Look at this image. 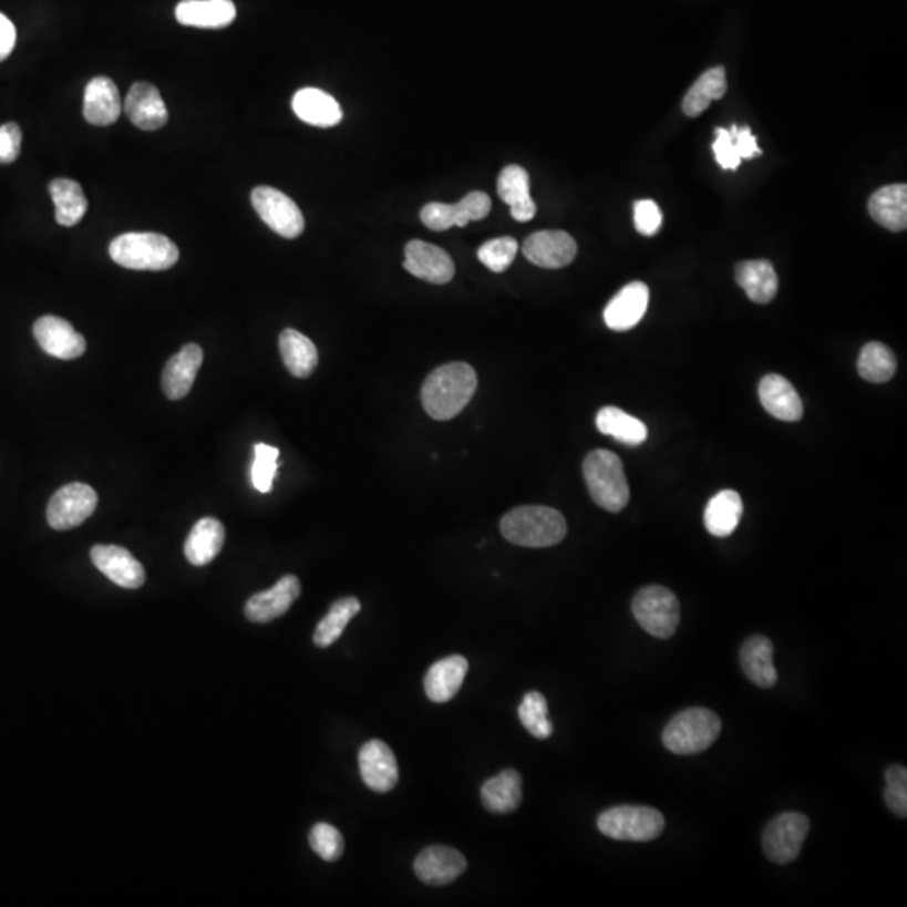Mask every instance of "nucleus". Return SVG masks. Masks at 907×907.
<instances>
[{
	"label": "nucleus",
	"instance_id": "1",
	"mask_svg": "<svg viewBox=\"0 0 907 907\" xmlns=\"http://www.w3.org/2000/svg\"><path fill=\"white\" fill-rule=\"evenodd\" d=\"M477 389L476 370L463 362L439 367L422 385V408L435 421L460 415Z\"/></svg>",
	"mask_w": 907,
	"mask_h": 907
},
{
	"label": "nucleus",
	"instance_id": "2",
	"mask_svg": "<svg viewBox=\"0 0 907 907\" xmlns=\"http://www.w3.org/2000/svg\"><path fill=\"white\" fill-rule=\"evenodd\" d=\"M499 529L513 545L548 548L564 542L567 522L560 512L548 506H519L503 516Z\"/></svg>",
	"mask_w": 907,
	"mask_h": 907
},
{
	"label": "nucleus",
	"instance_id": "3",
	"mask_svg": "<svg viewBox=\"0 0 907 907\" xmlns=\"http://www.w3.org/2000/svg\"><path fill=\"white\" fill-rule=\"evenodd\" d=\"M116 265L133 271H165L178 261L174 240L157 233H126L110 244Z\"/></svg>",
	"mask_w": 907,
	"mask_h": 907
},
{
	"label": "nucleus",
	"instance_id": "4",
	"mask_svg": "<svg viewBox=\"0 0 907 907\" xmlns=\"http://www.w3.org/2000/svg\"><path fill=\"white\" fill-rule=\"evenodd\" d=\"M584 477L591 499L605 512L619 513L630 499L622 461L604 449L590 452L584 461Z\"/></svg>",
	"mask_w": 907,
	"mask_h": 907
},
{
	"label": "nucleus",
	"instance_id": "5",
	"mask_svg": "<svg viewBox=\"0 0 907 907\" xmlns=\"http://www.w3.org/2000/svg\"><path fill=\"white\" fill-rule=\"evenodd\" d=\"M721 733V720L713 711L691 708L676 714L662 733V743L671 753L695 754L708 750Z\"/></svg>",
	"mask_w": 907,
	"mask_h": 907
},
{
	"label": "nucleus",
	"instance_id": "6",
	"mask_svg": "<svg viewBox=\"0 0 907 907\" xmlns=\"http://www.w3.org/2000/svg\"><path fill=\"white\" fill-rule=\"evenodd\" d=\"M598 831L614 841L649 842L658 838L666 827L664 815L650 806H612L600 814Z\"/></svg>",
	"mask_w": 907,
	"mask_h": 907
},
{
	"label": "nucleus",
	"instance_id": "7",
	"mask_svg": "<svg viewBox=\"0 0 907 907\" xmlns=\"http://www.w3.org/2000/svg\"><path fill=\"white\" fill-rule=\"evenodd\" d=\"M632 612L640 627L658 639L674 636L681 620L678 597L661 585L640 588L633 597Z\"/></svg>",
	"mask_w": 907,
	"mask_h": 907
},
{
	"label": "nucleus",
	"instance_id": "8",
	"mask_svg": "<svg viewBox=\"0 0 907 907\" xmlns=\"http://www.w3.org/2000/svg\"><path fill=\"white\" fill-rule=\"evenodd\" d=\"M811 831V821L798 812H786L766 825L763 832V852L772 863L790 864L802 852L803 842Z\"/></svg>",
	"mask_w": 907,
	"mask_h": 907
},
{
	"label": "nucleus",
	"instance_id": "9",
	"mask_svg": "<svg viewBox=\"0 0 907 907\" xmlns=\"http://www.w3.org/2000/svg\"><path fill=\"white\" fill-rule=\"evenodd\" d=\"M256 213L266 226L286 239H296L305 230V217L296 202L272 187H256L250 194Z\"/></svg>",
	"mask_w": 907,
	"mask_h": 907
},
{
	"label": "nucleus",
	"instance_id": "10",
	"mask_svg": "<svg viewBox=\"0 0 907 907\" xmlns=\"http://www.w3.org/2000/svg\"><path fill=\"white\" fill-rule=\"evenodd\" d=\"M96 506V491L87 484L73 483L56 491L49 501L45 516L51 528L66 532L83 525L93 515Z\"/></svg>",
	"mask_w": 907,
	"mask_h": 907
},
{
	"label": "nucleus",
	"instance_id": "11",
	"mask_svg": "<svg viewBox=\"0 0 907 907\" xmlns=\"http://www.w3.org/2000/svg\"><path fill=\"white\" fill-rule=\"evenodd\" d=\"M491 198L484 192H471L457 204L432 202L422 209L421 219L431 230H447L451 227H466L473 220H481L489 214Z\"/></svg>",
	"mask_w": 907,
	"mask_h": 907
},
{
	"label": "nucleus",
	"instance_id": "12",
	"mask_svg": "<svg viewBox=\"0 0 907 907\" xmlns=\"http://www.w3.org/2000/svg\"><path fill=\"white\" fill-rule=\"evenodd\" d=\"M526 259L545 269H560L574 262L578 247L574 237L564 230H539L523 244Z\"/></svg>",
	"mask_w": 907,
	"mask_h": 907
},
{
	"label": "nucleus",
	"instance_id": "13",
	"mask_svg": "<svg viewBox=\"0 0 907 907\" xmlns=\"http://www.w3.org/2000/svg\"><path fill=\"white\" fill-rule=\"evenodd\" d=\"M403 268L415 278L432 285H447L456 275V266L444 249L419 239L411 240L405 246Z\"/></svg>",
	"mask_w": 907,
	"mask_h": 907
},
{
	"label": "nucleus",
	"instance_id": "14",
	"mask_svg": "<svg viewBox=\"0 0 907 907\" xmlns=\"http://www.w3.org/2000/svg\"><path fill=\"white\" fill-rule=\"evenodd\" d=\"M35 340L48 355L60 360H74L86 351V340L74 330L73 324L60 317H41L34 323Z\"/></svg>",
	"mask_w": 907,
	"mask_h": 907
},
{
	"label": "nucleus",
	"instance_id": "15",
	"mask_svg": "<svg viewBox=\"0 0 907 907\" xmlns=\"http://www.w3.org/2000/svg\"><path fill=\"white\" fill-rule=\"evenodd\" d=\"M467 860L460 851L445 845H431L418 855L414 870L419 879L429 886L454 883L466 870Z\"/></svg>",
	"mask_w": 907,
	"mask_h": 907
},
{
	"label": "nucleus",
	"instance_id": "16",
	"mask_svg": "<svg viewBox=\"0 0 907 907\" xmlns=\"http://www.w3.org/2000/svg\"><path fill=\"white\" fill-rule=\"evenodd\" d=\"M299 595H301V584L298 578L295 575H286L275 587L252 595L244 607V614L250 622H271L285 616Z\"/></svg>",
	"mask_w": 907,
	"mask_h": 907
},
{
	"label": "nucleus",
	"instance_id": "17",
	"mask_svg": "<svg viewBox=\"0 0 907 907\" xmlns=\"http://www.w3.org/2000/svg\"><path fill=\"white\" fill-rule=\"evenodd\" d=\"M359 765L363 782L373 792L386 793L395 789L399 765L389 744L380 740L367 741L359 753Z\"/></svg>",
	"mask_w": 907,
	"mask_h": 907
},
{
	"label": "nucleus",
	"instance_id": "18",
	"mask_svg": "<svg viewBox=\"0 0 907 907\" xmlns=\"http://www.w3.org/2000/svg\"><path fill=\"white\" fill-rule=\"evenodd\" d=\"M91 560L101 574L113 584L123 588L142 587L145 584V570L128 549L116 545H96L91 549Z\"/></svg>",
	"mask_w": 907,
	"mask_h": 907
},
{
	"label": "nucleus",
	"instance_id": "19",
	"mask_svg": "<svg viewBox=\"0 0 907 907\" xmlns=\"http://www.w3.org/2000/svg\"><path fill=\"white\" fill-rule=\"evenodd\" d=\"M123 110L130 122L146 132L161 130L168 122L167 106L157 86L150 83H135L128 91Z\"/></svg>",
	"mask_w": 907,
	"mask_h": 907
},
{
	"label": "nucleus",
	"instance_id": "20",
	"mask_svg": "<svg viewBox=\"0 0 907 907\" xmlns=\"http://www.w3.org/2000/svg\"><path fill=\"white\" fill-rule=\"evenodd\" d=\"M649 307V288L636 281L620 289L605 308V324L614 331L632 330L640 323Z\"/></svg>",
	"mask_w": 907,
	"mask_h": 907
},
{
	"label": "nucleus",
	"instance_id": "21",
	"mask_svg": "<svg viewBox=\"0 0 907 907\" xmlns=\"http://www.w3.org/2000/svg\"><path fill=\"white\" fill-rule=\"evenodd\" d=\"M123 103L115 81L96 76L84 90L83 115L94 126L113 125L122 115Z\"/></svg>",
	"mask_w": 907,
	"mask_h": 907
},
{
	"label": "nucleus",
	"instance_id": "22",
	"mask_svg": "<svg viewBox=\"0 0 907 907\" xmlns=\"http://www.w3.org/2000/svg\"><path fill=\"white\" fill-rule=\"evenodd\" d=\"M204 360V351L198 344L188 343L172 357L162 373V389L171 400H182L190 392L195 377Z\"/></svg>",
	"mask_w": 907,
	"mask_h": 907
},
{
	"label": "nucleus",
	"instance_id": "23",
	"mask_svg": "<svg viewBox=\"0 0 907 907\" xmlns=\"http://www.w3.org/2000/svg\"><path fill=\"white\" fill-rule=\"evenodd\" d=\"M760 400L770 415L783 422H796L803 418V402L795 386L785 377H763L760 382Z\"/></svg>",
	"mask_w": 907,
	"mask_h": 907
},
{
	"label": "nucleus",
	"instance_id": "24",
	"mask_svg": "<svg viewBox=\"0 0 907 907\" xmlns=\"http://www.w3.org/2000/svg\"><path fill=\"white\" fill-rule=\"evenodd\" d=\"M772 640L765 636H753L743 643L740 650V662L744 674L753 684L770 689L779 681L775 662H773Z\"/></svg>",
	"mask_w": 907,
	"mask_h": 907
},
{
	"label": "nucleus",
	"instance_id": "25",
	"mask_svg": "<svg viewBox=\"0 0 907 907\" xmlns=\"http://www.w3.org/2000/svg\"><path fill=\"white\" fill-rule=\"evenodd\" d=\"M470 671V662L463 656H449L431 666L424 679L425 694L431 701L447 702L460 692Z\"/></svg>",
	"mask_w": 907,
	"mask_h": 907
},
{
	"label": "nucleus",
	"instance_id": "26",
	"mask_svg": "<svg viewBox=\"0 0 907 907\" xmlns=\"http://www.w3.org/2000/svg\"><path fill=\"white\" fill-rule=\"evenodd\" d=\"M236 16V6L230 0H184L175 9L182 25L200 29L227 28Z\"/></svg>",
	"mask_w": 907,
	"mask_h": 907
},
{
	"label": "nucleus",
	"instance_id": "27",
	"mask_svg": "<svg viewBox=\"0 0 907 907\" xmlns=\"http://www.w3.org/2000/svg\"><path fill=\"white\" fill-rule=\"evenodd\" d=\"M497 194L501 200L508 204L513 219L528 223L536 216V204L529 194L528 172L518 165L503 168L497 178Z\"/></svg>",
	"mask_w": 907,
	"mask_h": 907
},
{
	"label": "nucleus",
	"instance_id": "28",
	"mask_svg": "<svg viewBox=\"0 0 907 907\" xmlns=\"http://www.w3.org/2000/svg\"><path fill=\"white\" fill-rule=\"evenodd\" d=\"M296 116L308 125L330 128L343 118L338 101L318 87H302L292 97Z\"/></svg>",
	"mask_w": 907,
	"mask_h": 907
},
{
	"label": "nucleus",
	"instance_id": "29",
	"mask_svg": "<svg viewBox=\"0 0 907 907\" xmlns=\"http://www.w3.org/2000/svg\"><path fill=\"white\" fill-rule=\"evenodd\" d=\"M226 542V529L216 518H202L195 523L185 542L184 552L187 560L195 567L209 565L219 555Z\"/></svg>",
	"mask_w": 907,
	"mask_h": 907
},
{
	"label": "nucleus",
	"instance_id": "30",
	"mask_svg": "<svg viewBox=\"0 0 907 907\" xmlns=\"http://www.w3.org/2000/svg\"><path fill=\"white\" fill-rule=\"evenodd\" d=\"M869 214L886 229L900 233L907 227V185H887L874 192L869 200Z\"/></svg>",
	"mask_w": 907,
	"mask_h": 907
},
{
	"label": "nucleus",
	"instance_id": "31",
	"mask_svg": "<svg viewBox=\"0 0 907 907\" xmlns=\"http://www.w3.org/2000/svg\"><path fill=\"white\" fill-rule=\"evenodd\" d=\"M484 806L493 814L515 812L523 802V779L516 770H504L481 789Z\"/></svg>",
	"mask_w": 907,
	"mask_h": 907
},
{
	"label": "nucleus",
	"instance_id": "32",
	"mask_svg": "<svg viewBox=\"0 0 907 907\" xmlns=\"http://www.w3.org/2000/svg\"><path fill=\"white\" fill-rule=\"evenodd\" d=\"M736 282L756 305H769L779 292V276L765 259L743 261L736 266Z\"/></svg>",
	"mask_w": 907,
	"mask_h": 907
},
{
	"label": "nucleus",
	"instance_id": "33",
	"mask_svg": "<svg viewBox=\"0 0 907 907\" xmlns=\"http://www.w3.org/2000/svg\"><path fill=\"white\" fill-rule=\"evenodd\" d=\"M743 516V501L733 489H724L711 497L705 506L704 526L708 532L718 538L733 535Z\"/></svg>",
	"mask_w": 907,
	"mask_h": 907
},
{
	"label": "nucleus",
	"instance_id": "34",
	"mask_svg": "<svg viewBox=\"0 0 907 907\" xmlns=\"http://www.w3.org/2000/svg\"><path fill=\"white\" fill-rule=\"evenodd\" d=\"M282 362L292 377L308 379L318 365V350L313 341L299 331L288 328L279 337Z\"/></svg>",
	"mask_w": 907,
	"mask_h": 907
},
{
	"label": "nucleus",
	"instance_id": "35",
	"mask_svg": "<svg viewBox=\"0 0 907 907\" xmlns=\"http://www.w3.org/2000/svg\"><path fill=\"white\" fill-rule=\"evenodd\" d=\"M49 192L56 207V223L64 227L76 226L87 210L83 187L70 178H56L49 185Z\"/></svg>",
	"mask_w": 907,
	"mask_h": 907
},
{
	"label": "nucleus",
	"instance_id": "36",
	"mask_svg": "<svg viewBox=\"0 0 907 907\" xmlns=\"http://www.w3.org/2000/svg\"><path fill=\"white\" fill-rule=\"evenodd\" d=\"M595 424L601 434L610 435L627 445H640L649 435L642 421L620 411L619 408L601 409L595 419Z\"/></svg>",
	"mask_w": 907,
	"mask_h": 907
},
{
	"label": "nucleus",
	"instance_id": "37",
	"mask_svg": "<svg viewBox=\"0 0 907 907\" xmlns=\"http://www.w3.org/2000/svg\"><path fill=\"white\" fill-rule=\"evenodd\" d=\"M726 71L724 68H713V70L705 71L694 84L682 101V110L686 115L694 116L701 115L708 110L711 101L721 100L726 94Z\"/></svg>",
	"mask_w": 907,
	"mask_h": 907
},
{
	"label": "nucleus",
	"instance_id": "38",
	"mask_svg": "<svg viewBox=\"0 0 907 907\" xmlns=\"http://www.w3.org/2000/svg\"><path fill=\"white\" fill-rule=\"evenodd\" d=\"M362 610L359 598L344 597L334 601L330 607V612L318 623L315 630L313 640L318 647H330L340 639L343 630L357 614Z\"/></svg>",
	"mask_w": 907,
	"mask_h": 907
},
{
	"label": "nucleus",
	"instance_id": "39",
	"mask_svg": "<svg viewBox=\"0 0 907 907\" xmlns=\"http://www.w3.org/2000/svg\"><path fill=\"white\" fill-rule=\"evenodd\" d=\"M860 377L870 383H886L896 373L897 362L893 350L886 344L867 343L860 351L859 362H857Z\"/></svg>",
	"mask_w": 907,
	"mask_h": 907
},
{
	"label": "nucleus",
	"instance_id": "40",
	"mask_svg": "<svg viewBox=\"0 0 907 907\" xmlns=\"http://www.w3.org/2000/svg\"><path fill=\"white\" fill-rule=\"evenodd\" d=\"M518 717L532 736L538 740H548L552 736L553 724L548 718V702L542 692L532 691L525 694L519 704Z\"/></svg>",
	"mask_w": 907,
	"mask_h": 907
},
{
	"label": "nucleus",
	"instance_id": "41",
	"mask_svg": "<svg viewBox=\"0 0 907 907\" xmlns=\"http://www.w3.org/2000/svg\"><path fill=\"white\" fill-rule=\"evenodd\" d=\"M518 243L513 237H497L487 240L477 250L480 261L493 272H503L513 265L518 255Z\"/></svg>",
	"mask_w": 907,
	"mask_h": 907
},
{
	"label": "nucleus",
	"instance_id": "42",
	"mask_svg": "<svg viewBox=\"0 0 907 907\" xmlns=\"http://www.w3.org/2000/svg\"><path fill=\"white\" fill-rule=\"evenodd\" d=\"M278 447L262 444V442L255 445V463L250 467V480L259 493H269L272 489L276 471H278Z\"/></svg>",
	"mask_w": 907,
	"mask_h": 907
},
{
	"label": "nucleus",
	"instance_id": "43",
	"mask_svg": "<svg viewBox=\"0 0 907 907\" xmlns=\"http://www.w3.org/2000/svg\"><path fill=\"white\" fill-rule=\"evenodd\" d=\"M310 845L321 859L334 863L340 859L344 851L343 837L340 831L330 824H317L310 832Z\"/></svg>",
	"mask_w": 907,
	"mask_h": 907
},
{
	"label": "nucleus",
	"instance_id": "44",
	"mask_svg": "<svg viewBox=\"0 0 907 907\" xmlns=\"http://www.w3.org/2000/svg\"><path fill=\"white\" fill-rule=\"evenodd\" d=\"M887 789L884 800L889 811L897 817H907V770L900 765L889 766L886 770Z\"/></svg>",
	"mask_w": 907,
	"mask_h": 907
},
{
	"label": "nucleus",
	"instance_id": "45",
	"mask_svg": "<svg viewBox=\"0 0 907 907\" xmlns=\"http://www.w3.org/2000/svg\"><path fill=\"white\" fill-rule=\"evenodd\" d=\"M633 224L642 236H653L662 226V213L658 204L649 198L633 204Z\"/></svg>",
	"mask_w": 907,
	"mask_h": 907
},
{
	"label": "nucleus",
	"instance_id": "46",
	"mask_svg": "<svg viewBox=\"0 0 907 907\" xmlns=\"http://www.w3.org/2000/svg\"><path fill=\"white\" fill-rule=\"evenodd\" d=\"M22 132L18 123L0 126V165H9L21 155Z\"/></svg>",
	"mask_w": 907,
	"mask_h": 907
},
{
	"label": "nucleus",
	"instance_id": "47",
	"mask_svg": "<svg viewBox=\"0 0 907 907\" xmlns=\"http://www.w3.org/2000/svg\"><path fill=\"white\" fill-rule=\"evenodd\" d=\"M714 157L724 171H736L741 165V157L731 138L730 130L718 128L717 140L713 143Z\"/></svg>",
	"mask_w": 907,
	"mask_h": 907
},
{
	"label": "nucleus",
	"instance_id": "48",
	"mask_svg": "<svg viewBox=\"0 0 907 907\" xmlns=\"http://www.w3.org/2000/svg\"><path fill=\"white\" fill-rule=\"evenodd\" d=\"M730 135L731 138H733L741 161H744V158L750 161V158H756L762 155V150H760L756 138H754L753 133L750 132L748 126H743V128L736 125L731 126Z\"/></svg>",
	"mask_w": 907,
	"mask_h": 907
},
{
	"label": "nucleus",
	"instance_id": "49",
	"mask_svg": "<svg viewBox=\"0 0 907 907\" xmlns=\"http://www.w3.org/2000/svg\"><path fill=\"white\" fill-rule=\"evenodd\" d=\"M16 39H18V32H16L14 24L4 14H0V63L11 56Z\"/></svg>",
	"mask_w": 907,
	"mask_h": 907
}]
</instances>
